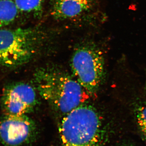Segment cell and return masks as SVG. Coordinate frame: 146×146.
Instances as JSON below:
<instances>
[{"mask_svg": "<svg viewBox=\"0 0 146 146\" xmlns=\"http://www.w3.org/2000/svg\"><path fill=\"white\" fill-rule=\"evenodd\" d=\"M33 81L42 98L64 116L86 103L90 96L75 78L57 68H39Z\"/></svg>", "mask_w": 146, "mask_h": 146, "instance_id": "obj_1", "label": "cell"}, {"mask_svg": "<svg viewBox=\"0 0 146 146\" xmlns=\"http://www.w3.org/2000/svg\"><path fill=\"white\" fill-rule=\"evenodd\" d=\"M60 131L61 146H104L99 115L86 103L64 116Z\"/></svg>", "mask_w": 146, "mask_h": 146, "instance_id": "obj_2", "label": "cell"}, {"mask_svg": "<svg viewBox=\"0 0 146 146\" xmlns=\"http://www.w3.org/2000/svg\"><path fill=\"white\" fill-rule=\"evenodd\" d=\"M42 36L33 29H1L0 65L13 68L29 62L39 50Z\"/></svg>", "mask_w": 146, "mask_h": 146, "instance_id": "obj_3", "label": "cell"}, {"mask_svg": "<svg viewBox=\"0 0 146 146\" xmlns=\"http://www.w3.org/2000/svg\"><path fill=\"white\" fill-rule=\"evenodd\" d=\"M75 78L90 96L96 92L104 74V60L97 49L82 46L75 50L71 60Z\"/></svg>", "mask_w": 146, "mask_h": 146, "instance_id": "obj_4", "label": "cell"}, {"mask_svg": "<svg viewBox=\"0 0 146 146\" xmlns=\"http://www.w3.org/2000/svg\"><path fill=\"white\" fill-rule=\"evenodd\" d=\"M1 104L5 115H26L37 104L35 89L24 82L7 85L3 92Z\"/></svg>", "mask_w": 146, "mask_h": 146, "instance_id": "obj_5", "label": "cell"}, {"mask_svg": "<svg viewBox=\"0 0 146 146\" xmlns=\"http://www.w3.org/2000/svg\"><path fill=\"white\" fill-rule=\"evenodd\" d=\"M101 3V0H54L50 13L54 19L61 22L96 18L104 15L100 11Z\"/></svg>", "mask_w": 146, "mask_h": 146, "instance_id": "obj_6", "label": "cell"}, {"mask_svg": "<svg viewBox=\"0 0 146 146\" xmlns=\"http://www.w3.org/2000/svg\"><path fill=\"white\" fill-rule=\"evenodd\" d=\"M35 126L26 115H5L0 121V142L4 146H21L31 139Z\"/></svg>", "mask_w": 146, "mask_h": 146, "instance_id": "obj_7", "label": "cell"}, {"mask_svg": "<svg viewBox=\"0 0 146 146\" xmlns=\"http://www.w3.org/2000/svg\"><path fill=\"white\" fill-rule=\"evenodd\" d=\"M19 12L14 0H0V29L13 23Z\"/></svg>", "mask_w": 146, "mask_h": 146, "instance_id": "obj_8", "label": "cell"}, {"mask_svg": "<svg viewBox=\"0 0 146 146\" xmlns=\"http://www.w3.org/2000/svg\"><path fill=\"white\" fill-rule=\"evenodd\" d=\"M20 12L39 18L43 13L44 0H14Z\"/></svg>", "mask_w": 146, "mask_h": 146, "instance_id": "obj_9", "label": "cell"}, {"mask_svg": "<svg viewBox=\"0 0 146 146\" xmlns=\"http://www.w3.org/2000/svg\"><path fill=\"white\" fill-rule=\"evenodd\" d=\"M137 118L138 125L146 136V106L141 107L138 109Z\"/></svg>", "mask_w": 146, "mask_h": 146, "instance_id": "obj_10", "label": "cell"}]
</instances>
